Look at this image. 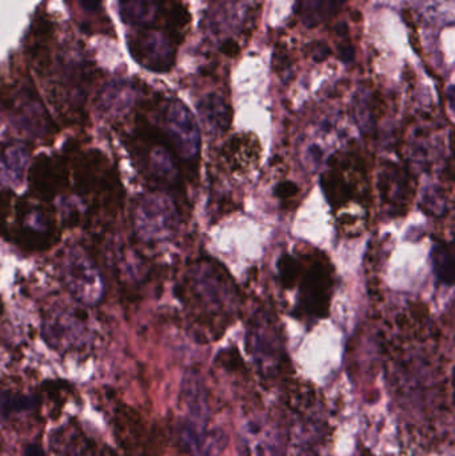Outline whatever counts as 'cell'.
<instances>
[{
	"label": "cell",
	"mask_w": 455,
	"mask_h": 456,
	"mask_svg": "<svg viewBox=\"0 0 455 456\" xmlns=\"http://www.w3.org/2000/svg\"><path fill=\"white\" fill-rule=\"evenodd\" d=\"M189 289L205 326H223L237 314V289L221 265L202 259L190 270Z\"/></svg>",
	"instance_id": "6da1fadb"
},
{
	"label": "cell",
	"mask_w": 455,
	"mask_h": 456,
	"mask_svg": "<svg viewBox=\"0 0 455 456\" xmlns=\"http://www.w3.org/2000/svg\"><path fill=\"white\" fill-rule=\"evenodd\" d=\"M307 259H305L306 263L301 259V271L297 279L299 294L296 313L307 318H325L329 315L333 292V268L328 257L321 252L315 251Z\"/></svg>",
	"instance_id": "7a4b0ae2"
},
{
	"label": "cell",
	"mask_w": 455,
	"mask_h": 456,
	"mask_svg": "<svg viewBox=\"0 0 455 456\" xmlns=\"http://www.w3.org/2000/svg\"><path fill=\"white\" fill-rule=\"evenodd\" d=\"M134 227L142 240L162 243L173 238L178 228V211L163 195L144 197L134 211Z\"/></svg>",
	"instance_id": "3957f363"
},
{
	"label": "cell",
	"mask_w": 455,
	"mask_h": 456,
	"mask_svg": "<svg viewBox=\"0 0 455 456\" xmlns=\"http://www.w3.org/2000/svg\"><path fill=\"white\" fill-rule=\"evenodd\" d=\"M63 279L69 294L83 305H95L104 295V283L98 267L80 248L67 252Z\"/></svg>",
	"instance_id": "277c9868"
},
{
	"label": "cell",
	"mask_w": 455,
	"mask_h": 456,
	"mask_svg": "<svg viewBox=\"0 0 455 456\" xmlns=\"http://www.w3.org/2000/svg\"><path fill=\"white\" fill-rule=\"evenodd\" d=\"M165 128L175 154L184 162H195L199 157V127L182 102L173 101L166 107Z\"/></svg>",
	"instance_id": "5b68a950"
},
{
	"label": "cell",
	"mask_w": 455,
	"mask_h": 456,
	"mask_svg": "<svg viewBox=\"0 0 455 456\" xmlns=\"http://www.w3.org/2000/svg\"><path fill=\"white\" fill-rule=\"evenodd\" d=\"M128 48L139 64L155 72L168 71L175 58L174 40L159 29H141L130 37Z\"/></svg>",
	"instance_id": "8992f818"
},
{
	"label": "cell",
	"mask_w": 455,
	"mask_h": 456,
	"mask_svg": "<svg viewBox=\"0 0 455 456\" xmlns=\"http://www.w3.org/2000/svg\"><path fill=\"white\" fill-rule=\"evenodd\" d=\"M248 348L261 366L272 367L283 355V340L277 319L269 311L254 314L248 324Z\"/></svg>",
	"instance_id": "52a82bcc"
},
{
	"label": "cell",
	"mask_w": 455,
	"mask_h": 456,
	"mask_svg": "<svg viewBox=\"0 0 455 456\" xmlns=\"http://www.w3.org/2000/svg\"><path fill=\"white\" fill-rule=\"evenodd\" d=\"M363 166L352 157H331L329 170L322 178V187L325 190L329 202L334 208H341L350 198L354 197L361 184L360 175H363Z\"/></svg>",
	"instance_id": "ba28073f"
},
{
	"label": "cell",
	"mask_w": 455,
	"mask_h": 456,
	"mask_svg": "<svg viewBox=\"0 0 455 456\" xmlns=\"http://www.w3.org/2000/svg\"><path fill=\"white\" fill-rule=\"evenodd\" d=\"M243 456H283L285 436L282 431L264 419L251 420L242 436Z\"/></svg>",
	"instance_id": "9c48e42d"
},
{
	"label": "cell",
	"mask_w": 455,
	"mask_h": 456,
	"mask_svg": "<svg viewBox=\"0 0 455 456\" xmlns=\"http://www.w3.org/2000/svg\"><path fill=\"white\" fill-rule=\"evenodd\" d=\"M378 186L382 200L393 214L400 216L408 208L411 194L410 176L402 167L394 163L385 165L379 171Z\"/></svg>",
	"instance_id": "30bf717a"
},
{
	"label": "cell",
	"mask_w": 455,
	"mask_h": 456,
	"mask_svg": "<svg viewBox=\"0 0 455 456\" xmlns=\"http://www.w3.org/2000/svg\"><path fill=\"white\" fill-rule=\"evenodd\" d=\"M85 335L82 322L71 313H56L45 323V338L56 348L69 350L77 347Z\"/></svg>",
	"instance_id": "8fae6325"
},
{
	"label": "cell",
	"mask_w": 455,
	"mask_h": 456,
	"mask_svg": "<svg viewBox=\"0 0 455 456\" xmlns=\"http://www.w3.org/2000/svg\"><path fill=\"white\" fill-rule=\"evenodd\" d=\"M28 152L18 142L0 143V184L16 187L20 184L26 170Z\"/></svg>",
	"instance_id": "7c38bea8"
},
{
	"label": "cell",
	"mask_w": 455,
	"mask_h": 456,
	"mask_svg": "<svg viewBox=\"0 0 455 456\" xmlns=\"http://www.w3.org/2000/svg\"><path fill=\"white\" fill-rule=\"evenodd\" d=\"M198 111L203 126L210 133L221 134L229 130L232 123V110L221 96L215 94L205 96L198 103Z\"/></svg>",
	"instance_id": "4fadbf2b"
},
{
	"label": "cell",
	"mask_w": 455,
	"mask_h": 456,
	"mask_svg": "<svg viewBox=\"0 0 455 456\" xmlns=\"http://www.w3.org/2000/svg\"><path fill=\"white\" fill-rule=\"evenodd\" d=\"M166 2L167 0H118L123 21L138 27L154 23Z\"/></svg>",
	"instance_id": "5bb4252c"
},
{
	"label": "cell",
	"mask_w": 455,
	"mask_h": 456,
	"mask_svg": "<svg viewBox=\"0 0 455 456\" xmlns=\"http://www.w3.org/2000/svg\"><path fill=\"white\" fill-rule=\"evenodd\" d=\"M222 154L232 170H246L258 160V142L246 136L232 138V141L227 142Z\"/></svg>",
	"instance_id": "9a60e30c"
},
{
	"label": "cell",
	"mask_w": 455,
	"mask_h": 456,
	"mask_svg": "<svg viewBox=\"0 0 455 456\" xmlns=\"http://www.w3.org/2000/svg\"><path fill=\"white\" fill-rule=\"evenodd\" d=\"M345 0H298V13L307 27H315L333 18Z\"/></svg>",
	"instance_id": "2e32d148"
},
{
	"label": "cell",
	"mask_w": 455,
	"mask_h": 456,
	"mask_svg": "<svg viewBox=\"0 0 455 456\" xmlns=\"http://www.w3.org/2000/svg\"><path fill=\"white\" fill-rule=\"evenodd\" d=\"M56 456H98L95 447L77 430H64L55 439Z\"/></svg>",
	"instance_id": "e0dca14e"
},
{
	"label": "cell",
	"mask_w": 455,
	"mask_h": 456,
	"mask_svg": "<svg viewBox=\"0 0 455 456\" xmlns=\"http://www.w3.org/2000/svg\"><path fill=\"white\" fill-rule=\"evenodd\" d=\"M133 101V88L125 82L110 83L101 95V107L107 112H120Z\"/></svg>",
	"instance_id": "ac0fdd59"
},
{
	"label": "cell",
	"mask_w": 455,
	"mask_h": 456,
	"mask_svg": "<svg viewBox=\"0 0 455 456\" xmlns=\"http://www.w3.org/2000/svg\"><path fill=\"white\" fill-rule=\"evenodd\" d=\"M433 270L438 281L451 286L454 281V256L446 243H437L432 249Z\"/></svg>",
	"instance_id": "d6986e66"
},
{
	"label": "cell",
	"mask_w": 455,
	"mask_h": 456,
	"mask_svg": "<svg viewBox=\"0 0 455 456\" xmlns=\"http://www.w3.org/2000/svg\"><path fill=\"white\" fill-rule=\"evenodd\" d=\"M301 259L293 255H283L278 262V276L280 283L285 289H291L296 286L298 279L299 271H301Z\"/></svg>",
	"instance_id": "ffe728a7"
},
{
	"label": "cell",
	"mask_w": 455,
	"mask_h": 456,
	"mask_svg": "<svg viewBox=\"0 0 455 456\" xmlns=\"http://www.w3.org/2000/svg\"><path fill=\"white\" fill-rule=\"evenodd\" d=\"M425 208L432 211L433 214L443 213V208H446L443 192L438 191L435 187L427 190V194H425Z\"/></svg>",
	"instance_id": "44dd1931"
},
{
	"label": "cell",
	"mask_w": 455,
	"mask_h": 456,
	"mask_svg": "<svg viewBox=\"0 0 455 456\" xmlns=\"http://www.w3.org/2000/svg\"><path fill=\"white\" fill-rule=\"evenodd\" d=\"M298 192L299 190L298 187H297V184L288 181L282 182V183L278 184L277 190H275V195H277V197L285 203L291 202V200H296Z\"/></svg>",
	"instance_id": "7402d4cb"
},
{
	"label": "cell",
	"mask_w": 455,
	"mask_h": 456,
	"mask_svg": "<svg viewBox=\"0 0 455 456\" xmlns=\"http://www.w3.org/2000/svg\"><path fill=\"white\" fill-rule=\"evenodd\" d=\"M77 2L82 5L83 10L87 11V12H96V11L101 10L103 0H77Z\"/></svg>",
	"instance_id": "603a6c76"
}]
</instances>
